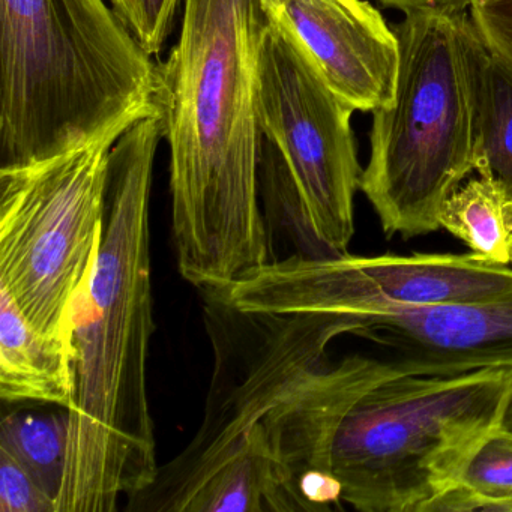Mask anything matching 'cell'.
Segmentation results:
<instances>
[{
  "instance_id": "6da1fadb",
  "label": "cell",
  "mask_w": 512,
  "mask_h": 512,
  "mask_svg": "<svg viewBox=\"0 0 512 512\" xmlns=\"http://www.w3.org/2000/svg\"><path fill=\"white\" fill-rule=\"evenodd\" d=\"M268 0H185L181 38L158 65L182 277L227 289L271 262L260 208L257 61Z\"/></svg>"
},
{
  "instance_id": "7a4b0ae2",
  "label": "cell",
  "mask_w": 512,
  "mask_h": 512,
  "mask_svg": "<svg viewBox=\"0 0 512 512\" xmlns=\"http://www.w3.org/2000/svg\"><path fill=\"white\" fill-rule=\"evenodd\" d=\"M160 116L125 131L110 151L103 235L73 308L74 397L56 512H115L154 482L149 410L152 316L149 196Z\"/></svg>"
},
{
  "instance_id": "3957f363",
  "label": "cell",
  "mask_w": 512,
  "mask_h": 512,
  "mask_svg": "<svg viewBox=\"0 0 512 512\" xmlns=\"http://www.w3.org/2000/svg\"><path fill=\"white\" fill-rule=\"evenodd\" d=\"M152 56L104 0H0V160L43 163L160 116Z\"/></svg>"
},
{
  "instance_id": "277c9868",
  "label": "cell",
  "mask_w": 512,
  "mask_h": 512,
  "mask_svg": "<svg viewBox=\"0 0 512 512\" xmlns=\"http://www.w3.org/2000/svg\"><path fill=\"white\" fill-rule=\"evenodd\" d=\"M397 88L373 112L359 190L388 238L440 229L443 202L475 172L476 79L484 41L464 11L416 10L394 26Z\"/></svg>"
},
{
  "instance_id": "5b68a950",
  "label": "cell",
  "mask_w": 512,
  "mask_h": 512,
  "mask_svg": "<svg viewBox=\"0 0 512 512\" xmlns=\"http://www.w3.org/2000/svg\"><path fill=\"white\" fill-rule=\"evenodd\" d=\"M511 392L512 367L377 383L332 440L343 502L364 512H425L499 430Z\"/></svg>"
},
{
  "instance_id": "8992f818",
  "label": "cell",
  "mask_w": 512,
  "mask_h": 512,
  "mask_svg": "<svg viewBox=\"0 0 512 512\" xmlns=\"http://www.w3.org/2000/svg\"><path fill=\"white\" fill-rule=\"evenodd\" d=\"M203 301L214 367L202 424L154 482L128 500L127 511L190 512L209 479L244 455L274 407L328 364L329 344L364 326L349 314L242 310L220 290H203Z\"/></svg>"
},
{
  "instance_id": "52a82bcc",
  "label": "cell",
  "mask_w": 512,
  "mask_h": 512,
  "mask_svg": "<svg viewBox=\"0 0 512 512\" xmlns=\"http://www.w3.org/2000/svg\"><path fill=\"white\" fill-rule=\"evenodd\" d=\"M119 139L0 169V289L43 334L74 338V302L100 248Z\"/></svg>"
},
{
  "instance_id": "ba28073f",
  "label": "cell",
  "mask_w": 512,
  "mask_h": 512,
  "mask_svg": "<svg viewBox=\"0 0 512 512\" xmlns=\"http://www.w3.org/2000/svg\"><path fill=\"white\" fill-rule=\"evenodd\" d=\"M271 11L257 61L260 130L292 173L301 202L298 230L316 256L344 254L355 233V194L364 172L350 127L356 110L328 85L272 5Z\"/></svg>"
},
{
  "instance_id": "9c48e42d",
  "label": "cell",
  "mask_w": 512,
  "mask_h": 512,
  "mask_svg": "<svg viewBox=\"0 0 512 512\" xmlns=\"http://www.w3.org/2000/svg\"><path fill=\"white\" fill-rule=\"evenodd\" d=\"M512 292V269L478 254L308 256L271 260L226 296L242 310L335 313L367 319L434 305L490 301Z\"/></svg>"
},
{
  "instance_id": "30bf717a",
  "label": "cell",
  "mask_w": 512,
  "mask_h": 512,
  "mask_svg": "<svg viewBox=\"0 0 512 512\" xmlns=\"http://www.w3.org/2000/svg\"><path fill=\"white\" fill-rule=\"evenodd\" d=\"M404 373L389 358L347 356L305 377L263 419L256 433L274 461L289 511H304L298 487L305 476L332 473V440L350 407L377 383Z\"/></svg>"
},
{
  "instance_id": "8fae6325",
  "label": "cell",
  "mask_w": 512,
  "mask_h": 512,
  "mask_svg": "<svg viewBox=\"0 0 512 512\" xmlns=\"http://www.w3.org/2000/svg\"><path fill=\"white\" fill-rule=\"evenodd\" d=\"M328 85L359 112L388 106L397 88L394 28L367 0H269Z\"/></svg>"
},
{
  "instance_id": "7c38bea8",
  "label": "cell",
  "mask_w": 512,
  "mask_h": 512,
  "mask_svg": "<svg viewBox=\"0 0 512 512\" xmlns=\"http://www.w3.org/2000/svg\"><path fill=\"white\" fill-rule=\"evenodd\" d=\"M359 337L410 374L451 376L512 367V292L490 301L434 305L362 319Z\"/></svg>"
},
{
  "instance_id": "4fadbf2b",
  "label": "cell",
  "mask_w": 512,
  "mask_h": 512,
  "mask_svg": "<svg viewBox=\"0 0 512 512\" xmlns=\"http://www.w3.org/2000/svg\"><path fill=\"white\" fill-rule=\"evenodd\" d=\"M74 338L43 334L0 289V397L4 403L58 404L74 397Z\"/></svg>"
},
{
  "instance_id": "5bb4252c",
  "label": "cell",
  "mask_w": 512,
  "mask_h": 512,
  "mask_svg": "<svg viewBox=\"0 0 512 512\" xmlns=\"http://www.w3.org/2000/svg\"><path fill=\"white\" fill-rule=\"evenodd\" d=\"M439 224L482 259L511 263L512 194L490 176L461 184L443 202Z\"/></svg>"
},
{
  "instance_id": "9a60e30c",
  "label": "cell",
  "mask_w": 512,
  "mask_h": 512,
  "mask_svg": "<svg viewBox=\"0 0 512 512\" xmlns=\"http://www.w3.org/2000/svg\"><path fill=\"white\" fill-rule=\"evenodd\" d=\"M475 172L512 194V70L484 44L476 79Z\"/></svg>"
},
{
  "instance_id": "2e32d148",
  "label": "cell",
  "mask_w": 512,
  "mask_h": 512,
  "mask_svg": "<svg viewBox=\"0 0 512 512\" xmlns=\"http://www.w3.org/2000/svg\"><path fill=\"white\" fill-rule=\"evenodd\" d=\"M70 415L10 413L0 424V448L13 454L58 500L67 464Z\"/></svg>"
},
{
  "instance_id": "e0dca14e",
  "label": "cell",
  "mask_w": 512,
  "mask_h": 512,
  "mask_svg": "<svg viewBox=\"0 0 512 512\" xmlns=\"http://www.w3.org/2000/svg\"><path fill=\"white\" fill-rule=\"evenodd\" d=\"M461 481L493 497H512V436L497 430L479 446Z\"/></svg>"
},
{
  "instance_id": "ac0fdd59",
  "label": "cell",
  "mask_w": 512,
  "mask_h": 512,
  "mask_svg": "<svg viewBox=\"0 0 512 512\" xmlns=\"http://www.w3.org/2000/svg\"><path fill=\"white\" fill-rule=\"evenodd\" d=\"M113 11L151 56L163 49L172 31L179 0H109Z\"/></svg>"
},
{
  "instance_id": "d6986e66",
  "label": "cell",
  "mask_w": 512,
  "mask_h": 512,
  "mask_svg": "<svg viewBox=\"0 0 512 512\" xmlns=\"http://www.w3.org/2000/svg\"><path fill=\"white\" fill-rule=\"evenodd\" d=\"M0 512H56L55 497L4 448H0Z\"/></svg>"
},
{
  "instance_id": "ffe728a7",
  "label": "cell",
  "mask_w": 512,
  "mask_h": 512,
  "mask_svg": "<svg viewBox=\"0 0 512 512\" xmlns=\"http://www.w3.org/2000/svg\"><path fill=\"white\" fill-rule=\"evenodd\" d=\"M469 17L488 50L512 70V0H473Z\"/></svg>"
},
{
  "instance_id": "44dd1931",
  "label": "cell",
  "mask_w": 512,
  "mask_h": 512,
  "mask_svg": "<svg viewBox=\"0 0 512 512\" xmlns=\"http://www.w3.org/2000/svg\"><path fill=\"white\" fill-rule=\"evenodd\" d=\"M425 512H512V497H493L463 481L440 494Z\"/></svg>"
},
{
  "instance_id": "7402d4cb",
  "label": "cell",
  "mask_w": 512,
  "mask_h": 512,
  "mask_svg": "<svg viewBox=\"0 0 512 512\" xmlns=\"http://www.w3.org/2000/svg\"><path fill=\"white\" fill-rule=\"evenodd\" d=\"M385 7L397 8V10H449L464 11L473 0H379Z\"/></svg>"
},
{
  "instance_id": "603a6c76",
  "label": "cell",
  "mask_w": 512,
  "mask_h": 512,
  "mask_svg": "<svg viewBox=\"0 0 512 512\" xmlns=\"http://www.w3.org/2000/svg\"><path fill=\"white\" fill-rule=\"evenodd\" d=\"M500 430L505 431V433L511 434L512 436V392L511 397H509L508 404H506L505 413H503Z\"/></svg>"
},
{
  "instance_id": "cb8c5ba5",
  "label": "cell",
  "mask_w": 512,
  "mask_h": 512,
  "mask_svg": "<svg viewBox=\"0 0 512 512\" xmlns=\"http://www.w3.org/2000/svg\"><path fill=\"white\" fill-rule=\"evenodd\" d=\"M511 263H512V260H511Z\"/></svg>"
}]
</instances>
